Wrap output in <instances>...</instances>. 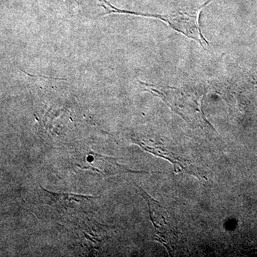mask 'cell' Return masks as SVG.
<instances>
[{"label":"cell","mask_w":257,"mask_h":257,"mask_svg":"<svg viewBox=\"0 0 257 257\" xmlns=\"http://www.w3.org/2000/svg\"><path fill=\"white\" fill-rule=\"evenodd\" d=\"M140 83L146 87L145 90L152 92L163 99L174 111L178 113L186 120H188L189 122H192V121H194V122H204L199 119L205 121L201 113L200 106L198 104L197 99H194L193 96L192 97L189 95L186 96L182 89L178 88L164 87L162 90H160V89L153 84Z\"/></svg>","instance_id":"cell-1"},{"label":"cell","mask_w":257,"mask_h":257,"mask_svg":"<svg viewBox=\"0 0 257 257\" xmlns=\"http://www.w3.org/2000/svg\"><path fill=\"white\" fill-rule=\"evenodd\" d=\"M74 165L76 168L87 171L92 175L104 178L126 172H140L130 170L120 165L118 159L99 155L90 149L77 155L74 158Z\"/></svg>","instance_id":"cell-2"},{"label":"cell","mask_w":257,"mask_h":257,"mask_svg":"<svg viewBox=\"0 0 257 257\" xmlns=\"http://www.w3.org/2000/svg\"><path fill=\"white\" fill-rule=\"evenodd\" d=\"M137 187L148 204L150 218L156 232L155 239L163 243L169 252H171L172 249H175V243L178 240L175 226L169 221L170 217L160 203L150 197L140 186L137 185Z\"/></svg>","instance_id":"cell-3"},{"label":"cell","mask_w":257,"mask_h":257,"mask_svg":"<svg viewBox=\"0 0 257 257\" xmlns=\"http://www.w3.org/2000/svg\"><path fill=\"white\" fill-rule=\"evenodd\" d=\"M40 197L42 202L53 208L60 214L83 212L89 209L97 197L72 194V193L53 192L47 190L40 185Z\"/></svg>","instance_id":"cell-4"}]
</instances>
